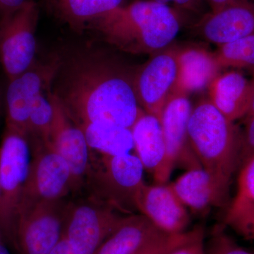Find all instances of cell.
Segmentation results:
<instances>
[{
	"mask_svg": "<svg viewBox=\"0 0 254 254\" xmlns=\"http://www.w3.org/2000/svg\"><path fill=\"white\" fill-rule=\"evenodd\" d=\"M62 73L54 92L76 125L131 128L143 112L135 94L134 73L106 57L76 55Z\"/></svg>",
	"mask_w": 254,
	"mask_h": 254,
	"instance_id": "6da1fadb",
	"label": "cell"
},
{
	"mask_svg": "<svg viewBox=\"0 0 254 254\" xmlns=\"http://www.w3.org/2000/svg\"><path fill=\"white\" fill-rule=\"evenodd\" d=\"M182 26L180 13L153 0L123 5L86 25L108 43L131 54H155L165 49Z\"/></svg>",
	"mask_w": 254,
	"mask_h": 254,
	"instance_id": "7a4b0ae2",
	"label": "cell"
},
{
	"mask_svg": "<svg viewBox=\"0 0 254 254\" xmlns=\"http://www.w3.org/2000/svg\"><path fill=\"white\" fill-rule=\"evenodd\" d=\"M233 123L210 100H201L192 108L188 123L192 149L202 168L227 197L240 163L242 134Z\"/></svg>",
	"mask_w": 254,
	"mask_h": 254,
	"instance_id": "3957f363",
	"label": "cell"
},
{
	"mask_svg": "<svg viewBox=\"0 0 254 254\" xmlns=\"http://www.w3.org/2000/svg\"><path fill=\"white\" fill-rule=\"evenodd\" d=\"M31 160L28 137L6 126L0 143V230L14 244L18 207Z\"/></svg>",
	"mask_w": 254,
	"mask_h": 254,
	"instance_id": "277c9868",
	"label": "cell"
},
{
	"mask_svg": "<svg viewBox=\"0 0 254 254\" xmlns=\"http://www.w3.org/2000/svg\"><path fill=\"white\" fill-rule=\"evenodd\" d=\"M143 168L136 155H102L88 177L95 193L106 204L118 210L131 213L137 210L139 192L145 185Z\"/></svg>",
	"mask_w": 254,
	"mask_h": 254,
	"instance_id": "5b68a950",
	"label": "cell"
},
{
	"mask_svg": "<svg viewBox=\"0 0 254 254\" xmlns=\"http://www.w3.org/2000/svg\"><path fill=\"white\" fill-rule=\"evenodd\" d=\"M38 17V4L30 0L0 19V61L9 81L27 71L35 63Z\"/></svg>",
	"mask_w": 254,
	"mask_h": 254,
	"instance_id": "8992f818",
	"label": "cell"
},
{
	"mask_svg": "<svg viewBox=\"0 0 254 254\" xmlns=\"http://www.w3.org/2000/svg\"><path fill=\"white\" fill-rule=\"evenodd\" d=\"M70 191L71 174L67 163L49 145L33 147L17 218L21 212L33 205L63 199Z\"/></svg>",
	"mask_w": 254,
	"mask_h": 254,
	"instance_id": "52a82bcc",
	"label": "cell"
},
{
	"mask_svg": "<svg viewBox=\"0 0 254 254\" xmlns=\"http://www.w3.org/2000/svg\"><path fill=\"white\" fill-rule=\"evenodd\" d=\"M106 203L84 202L68 204L64 238L76 254H95L124 218Z\"/></svg>",
	"mask_w": 254,
	"mask_h": 254,
	"instance_id": "ba28073f",
	"label": "cell"
},
{
	"mask_svg": "<svg viewBox=\"0 0 254 254\" xmlns=\"http://www.w3.org/2000/svg\"><path fill=\"white\" fill-rule=\"evenodd\" d=\"M69 203L64 199L43 201L18 215L15 245L21 254H48L63 235Z\"/></svg>",
	"mask_w": 254,
	"mask_h": 254,
	"instance_id": "9c48e42d",
	"label": "cell"
},
{
	"mask_svg": "<svg viewBox=\"0 0 254 254\" xmlns=\"http://www.w3.org/2000/svg\"><path fill=\"white\" fill-rule=\"evenodd\" d=\"M178 53L176 50L155 53L133 76V88L138 104L145 113L159 120L176 85Z\"/></svg>",
	"mask_w": 254,
	"mask_h": 254,
	"instance_id": "30bf717a",
	"label": "cell"
},
{
	"mask_svg": "<svg viewBox=\"0 0 254 254\" xmlns=\"http://www.w3.org/2000/svg\"><path fill=\"white\" fill-rule=\"evenodd\" d=\"M53 106L49 146L67 163L71 174V191L78 190L91 169L90 148L80 127L70 118L59 97L48 93Z\"/></svg>",
	"mask_w": 254,
	"mask_h": 254,
	"instance_id": "8fae6325",
	"label": "cell"
},
{
	"mask_svg": "<svg viewBox=\"0 0 254 254\" xmlns=\"http://www.w3.org/2000/svg\"><path fill=\"white\" fill-rule=\"evenodd\" d=\"M60 64H33L31 68L9 81L6 93V126L28 137V121L33 102L56 77Z\"/></svg>",
	"mask_w": 254,
	"mask_h": 254,
	"instance_id": "7c38bea8",
	"label": "cell"
},
{
	"mask_svg": "<svg viewBox=\"0 0 254 254\" xmlns=\"http://www.w3.org/2000/svg\"><path fill=\"white\" fill-rule=\"evenodd\" d=\"M192 108L188 95L174 93L162 112L160 121L166 145L169 177L175 165L187 170L202 168L189 139L188 123Z\"/></svg>",
	"mask_w": 254,
	"mask_h": 254,
	"instance_id": "4fadbf2b",
	"label": "cell"
},
{
	"mask_svg": "<svg viewBox=\"0 0 254 254\" xmlns=\"http://www.w3.org/2000/svg\"><path fill=\"white\" fill-rule=\"evenodd\" d=\"M136 208L168 235H178L185 232L190 223L186 206L170 185L145 184L137 198Z\"/></svg>",
	"mask_w": 254,
	"mask_h": 254,
	"instance_id": "5bb4252c",
	"label": "cell"
},
{
	"mask_svg": "<svg viewBox=\"0 0 254 254\" xmlns=\"http://www.w3.org/2000/svg\"><path fill=\"white\" fill-rule=\"evenodd\" d=\"M198 33L219 46L254 34V0H235L196 25Z\"/></svg>",
	"mask_w": 254,
	"mask_h": 254,
	"instance_id": "9a60e30c",
	"label": "cell"
},
{
	"mask_svg": "<svg viewBox=\"0 0 254 254\" xmlns=\"http://www.w3.org/2000/svg\"><path fill=\"white\" fill-rule=\"evenodd\" d=\"M136 155L156 184H166L167 150L160 120L144 111L131 127Z\"/></svg>",
	"mask_w": 254,
	"mask_h": 254,
	"instance_id": "2e32d148",
	"label": "cell"
},
{
	"mask_svg": "<svg viewBox=\"0 0 254 254\" xmlns=\"http://www.w3.org/2000/svg\"><path fill=\"white\" fill-rule=\"evenodd\" d=\"M170 236L143 214L125 216L95 254H137Z\"/></svg>",
	"mask_w": 254,
	"mask_h": 254,
	"instance_id": "e0dca14e",
	"label": "cell"
},
{
	"mask_svg": "<svg viewBox=\"0 0 254 254\" xmlns=\"http://www.w3.org/2000/svg\"><path fill=\"white\" fill-rule=\"evenodd\" d=\"M178 76L174 93L188 95L209 87L219 76L220 65L214 53L200 48L179 51Z\"/></svg>",
	"mask_w": 254,
	"mask_h": 254,
	"instance_id": "ac0fdd59",
	"label": "cell"
},
{
	"mask_svg": "<svg viewBox=\"0 0 254 254\" xmlns=\"http://www.w3.org/2000/svg\"><path fill=\"white\" fill-rule=\"evenodd\" d=\"M170 185L183 204L195 211L222 206L228 198L202 168L187 170Z\"/></svg>",
	"mask_w": 254,
	"mask_h": 254,
	"instance_id": "d6986e66",
	"label": "cell"
},
{
	"mask_svg": "<svg viewBox=\"0 0 254 254\" xmlns=\"http://www.w3.org/2000/svg\"><path fill=\"white\" fill-rule=\"evenodd\" d=\"M209 90V100L228 120L245 118L252 97V81L232 71L215 78Z\"/></svg>",
	"mask_w": 254,
	"mask_h": 254,
	"instance_id": "ffe728a7",
	"label": "cell"
},
{
	"mask_svg": "<svg viewBox=\"0 0 254 254\" xmlns=\"http://www.w3.org/2000/svg\"><path fill=\"white\" fill-rule=\"evenodd\" d=\"M76 125L83 131L90 149L101 155L118 156L134 149L131 128L97 124Z\"/></svg>",
	"mask_w": 254,
	"mask_h": 254,
	"instance_id": "44dd1931",
	"label": "cell"
},
{
	"mask_svg": "<svg viewBox=\"0 0 254 254\" xmlns=\"http://www.w3.org/2000/svg\"><path fill=\"white\" fill-rule=\"evenodd\" d=\"M60 14L73 28L88 23L123 6L124 0H55Z\"/></svg>",
	"mask_w": 254,
	"mask_h": 254,
	"instance_id": "7402d4cb",
	"label": "cell"
},
{
	"mask_svg": "<svg viewBox=\"0 0 254 254\" xmlns=\"http://www.w3.org/2000/svg\"><path fill=\"white\" fill-rule=\"evenodd\" d=\"M53 114L49 97L46 98L44 93H41L33 102L30 112L28 138L31 148L49 145Z\"/></svg>",
	"mask_w": 254,
	"mask_h": 254,
	"instance_id": "603a6c76",
	"label": "cell"
},
{
	"mask_svg": "<svg viewBox=\"0 0 254 254\" xmlns=\"http://www.w3.org/2000/svg\"><path fill=\"white\" fill-rule=\"evenodd\" d=\"M214 55L220 68L231 66L254 71V34L220 46Z\"/></svg>",
	"mask_w": 254,
	"mask_h": 254,
	"instance_id": "cb8c5ba5",
	"label": "cell"
},
{
	"mask_svg": "<svg viewBox=\"0 0 254 254\" xmlns=\"http://www.w3.org/2000/svg\"><path fill=\"white\" fill-rule=\"evenodd\" d=\"M225 222L242 236L254 240V203L233 200Z\"/></svg>",
	"mask_w": 254,
	"mask_h": 254,
	"instance_id": "d4e9b609",
	"label": "cell"
},
{
	"mask_svg": "<svg viewBox=\"0 0 254 254\" xmlns=\"http://www.w3.org/2000/svg\"><path fill=\"white\" fill-rule=\"evenodd\" d=\"M204 235L202 227L178 234L163 254H206Z\"/></svg>",
	"mask_w": 254,
	"mask_h": 254,
	"instance_id": "484cf974",
	"label": "cell"
},
{
	"mask_svg": "<svg viewBox=\"0 0 254 254\" xmlns=\"http://www.w3.org/2000/svg\"><path fill=\"white\" fill-rule=\"evenodd\" d=\"M206 254H254L237 245L220 227L213 230Z\"/></svg>",
	"mask_w": 254,
	"mask_h": 254,
	"instance_id": "4316f807",
	"label": "cell"
},
{
	"mask_svg": "<svg viewBox=\"0 0 254 254\" xmlns=\"http://www.w3.org/2000/svg\"><path fill=\"white\" fill-rule=\"evenodd\" d=\"M235 200L254 203V156L240 167Z\"/></svg>",
	"mask_w": 254,
	"mask_h": 254,
	"instance_id": "83f0119b",
	"label": "cell"
},
{
	"mask_svg": "<svg viewBox=\"0 0 254 254\" xmlns=\"http://www.w3.org/2000/svg\"><path fill=\"white\" fill-rule=\"evenodd\" d=\"M245 131L242 134L240 167L254 156V115L245 119Z\"/></svg>",
	"mask_w": 254,
	"mask_h": 254,
	"instance_id": "f1b7e54d",
	"label": "cell"
},
{
	"mask_svg": "<svg viewBox=\"0 0 254 254\" xmlns=\"http://www.w3.org/2000/svg\"><path fill=\"white\" fill-rule=\"evenodd\" d=\"M30 0H0V18L12 14Z\"/></svg>",
	"mask_w": 254,
	"mask_h": 254,
	"instance_id": "f546056e",
	"label": "cell"
},
{
	"mask_svg": "<svg viewBox=\"0 0 254 254\" xmlns=\"http://www.w3.org/2000/svg\"><path fill=\"white\" fill-rule=\"evenodd\" d=\"M156 2L167 5L170 7L176 10L193 9L198 6L200 0H153Z\"/></svg>",
	"mask_w": 254,
	"mask_h": 254,
	"instance_id": "4dcf8cb0",
	"label": "cell"
},
{
	"mask_svg": "<svg viewBox=\"0 0 254 254\" xmlns=\"http://www.w3.org/2000/svg\"><path fill=\"white\" fill-rule=\"evenodd\" d=\"M176 235H170L167 240H164L163 242L137 254H163L171 245Z\"/></svg>",
	"mask_w": 254,
	"mask_h": 254,
	"instance_id": "1f68e13d",
	"label": "cell"
},
{
	"mask_svg": "<svg viewBox=\"0 0 254 254\" xmlns=\"http://www.w3.org/2000/svg\"><path fill=\"white\" fill-rule=\"evenodd\" d=\"M48 254H76L73 251L72 247L66 239L62 237L61 240L58 242V245L55 246L53 250Z\"/></svg>",
	"mask_w": 254,
	"mask_h": 254,
	"instance_id": "d6a6232c",
	"label": "cell"
},
{
	"mask_svg": "<svg viewBox=\"0 0 254 254\" xmlns=\"http://www.w3.org/2000/svg\"><path fill=\"white\" fill-rule=\"evenodd\" d=\"M235 0H207L211 9V12L218 11L222 8L225 7L227 4H230Z\"/></svg>",
	"mask_w": 254,
	"mask_h": 254,
	"instance_id": "836d02e7",
	"label": "cell"
},
{
	"mask_svg": "<svg viewBox=\"0 0 254 254\" xmlns=\"http://www.w3.org/2000/svg\"><path fill=\"white\" fill-rule=\"evenodd\" d=\"M252 97H251V100L250 103V106H249L248 110H247V113L246 114L245 117V119L250 118V117L252 116V115H254V78L252 81Z\"/></svg>",
	"mask_w": 254,
	"mask_h": 254,
	"instance_id": "e575fe53",
	"label": "cell"
},
{
	"mask_svg": "<svg viewBox=\"0 0 254 254\" xmlns=\"http://www.w3.org/2000/svg\"><path fill=\"white\" fill-rule=\"evenodd\" d=\"M0 254H10L8 250L1 244H0Z\"/></svg>",
	"mask_w": 254,
	"mask_h": 254,
	"instance_id": "d590c367",
	"label": "cell"
}]
</instances>
